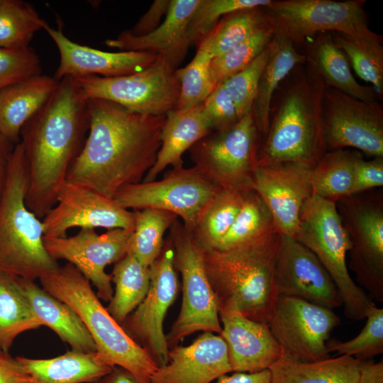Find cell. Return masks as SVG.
Returning <instances> with one entry per match:
<instances>
[{
    "mask_svg": "<svg viewBox=\"0 0 383 383\" xmlns=\"http://www.w3.org/2000/svg\"><path fill=\"white\" fill-rule=\"evenodd\" d=\"M111 276L115 291L106 309L121 325L145 298L150 286V270L127 253L114 264Z\"/></svg>",
    "mask_w": 383,
    "mask_h": 383,
    "instance_id": "d6a6232c",
    "label": "cell"
},
{
    "mask_svg": "<svg viewBox=\"0 0 383 383\" xmlns=\"http://www.w3.org/2000/svg\"><path fill=\"white\" fill-rule=\"evenodd\" d=\"M42 288L67 304L78 315L92 338L100 360L121 367L140 383H150L158 367L150 355L125 331L109 313L90 282L67 262L40 279Z\"/></svg>",
    "mask_w": 383,
    "mask_h": 383,
    "instance_id": "277c9868",
    "label": "cell"
},
{
    "mask_svg": "<svg viewBox=\"0 0 383 383\" xmlns=\"http://www.w3.org/2000/svg\"><path fill=\"white\" fill-rule=\"evenodd\" d=\"M311 169L293 162L254 168L251 187L267 206L281 234L294 237L298 230L301 208L313 195Z\"/></svg>",
    "mask_w": 383,
    "mask_h": 383,
    "instance_id": "ffe728a7",
    "label": "cell"
},
{
    "mask_svg": "<svg viewBox=\"0 0 383 383\" xmlns=\"http://www.w3.org/2000/svg\"><path fill=\"white\" fill-rule=\"evenodd\" d=\"M231 372L223 338L204 332L187 346L170 348L167 363L157 368L150 383H211Z\"/></svg>",
    "mask_w": 383,
    "mask_h": 383,
    "instance_id": "603a6c76",
    "label": "cell"
},
{
    "mask_svg": "<svg viewBox=\"0 0 383 383\" xmlns=\"http://www.w3.org/2000/svg\"><path fill=\"white\" fill-rule=\"evenodd\" d=\"M15 145L0 132V196L4 187L9 162Z\"/></svg>",
    "mask_w": 383,
    "mask_h": 383,
    "instance_id": "db71d44e",
    "label": "cell"
},
{
    "mask_svg": "<svg viewBox=\"0 0 383 383\" xmlns=\"http://www.w3.org/2000/svg\"><path fill=\"white\" fill-rule=\"evenodd\" d=\"M270 45V56L262 73L252 109L258 133L262 135H266L269 129L275 91L297 65L306 61V56L296 50L295 44L284 36L274 33Z\"/></svg>",
    "mask_w": 383,
    "mask_h": 383,
    "instance_id": "f1b7e54d",
    "label": "cell"
},
{
    "mask_svg": "<svg viewBox=\"0 0 383 383\" xmlns=\"http://www.w3.org/2000/svg\"><path fill=\"white\" fill-rule=\"evenodd\" d=\"M174 266L182 277V302L179 313L165 335L169 348L195 332L219 334L222 327L214 293L209 281L202 248L192 231L178 218L170 228Z\"/></svg>",
    "mask_w": 383,
    "mask_h": 383,
    "instance_id": "ba28073f",
    "label": "cell"
},
{
    "mask_svg": "<svg viewBox=\"0 0 383 383\" xmlns=\"http://www.w3.org/2000/svg\"><path fill=\"white\" fill-rule=\"evenodd\" d=\"M42 74L40 60L30 46L0 48V92L30 77Z\"/></svg>",
    "mask_w": 383,
    "mask_h": 383,
    "instance_id": "bcb514c9",
    "label": "cell"
},
{
    "mask_svg": "<svg viewBox=\"0 0 383 383\" xmlns=\"http://www.w3.org/2000/svg\"><path fill=\"white\" fill-rule=\"evenodd\" d=\"M96 383H140L138 379L127 370L114 367L110 372L101 377Z\"/></svg>",
    "mask_w": 383,
    "mask_h": 383,
    "instance_id": "11a10c76",
    "label": "cell"
},
{
    "mask_svg": "<svg viewBox=\"0 0 383 383\" xmlns=\"http://www.w3.org/2000/svg\"><path fill=\"white\" fill-rule=\"evenodd\" d=\"M165 116L156 161L143 182L155 180L168 166L183 165L184 152L211 133L202 116L201 104L182 109L174 108Z\"/></svg>",
    "mask_w": 383,
    "mask_h": 383,
    "instance_id": "4316f807",
    "label": "cell"
},
{
    "mask_svg": "<svg viewBox=\"0 0 383 383\" xmlns=\"http://www.w3.org/2000/svg\"><path fill=\"white\" fill-rule=\"evenodd\" d=\"M201 0H170L165 20L150 33L135 36L129 30L104 43L120 51L148 52L165 57L174 68L182 62L189 45L187 30Z\"/></svg>",
    "mask_w": 383,
    "mask_h": 383,
    "instance_id": "cb8c5ba5",
    "label": "cell"
},
{
    "mask_svg": "<svg viewBox=\"0 0 383 383\" xmlns=\"http://www.w3.org/2000/svg\"><path fill=\"white\" fill-rule=\"evenodd\" d=\"M1 2H2V0H0V5H1Z\"/></svg>",
    "mask_w": 383,
    "mask_h": 383,
    "instance_id": "6f0895ef",
    "label": "cell"
},
{
    "mask_svg": "<svg viewBox=\"0 0 383 383\" xmlns=\"http://www.w3.org/2000/svg\"><path fill=\"white\" fill-rule=\"evenodd\" d=\"M133 212L134 228L128 253L150 267L162 250L165 233L178 217L170 211L154 209Z\"/></svg>",
    "mask_w": 383,
    "mask_h": 383,
    "instance_id": "8d00e7d4",
    "label": "cell"
},
{
    "mask_svg": "<svg viewBox=\"0 0 383 383\" xmlns=\"http://www.w3.org/2000/svg\"><path fill=\"white\" fill-rule=\"evenodd\" d=\"M367 322L355 338L345 342L328 340L329 353L347 355L361 361L370 360L383 353V309L374 305L369 310Z\"/></svg>",
    "mask_w": 383,
    "mask_h": 383,
    "instance_id": "7bdbcfd3",
    "label": "cell"
},
{
    "mask_svg": "<svg viewBox=\"0 0 383 383\" xmlns=\"http://www.w3.org/2000/svg\"><path fill=\"white\" fill-rule=\"evenodd\" d=\"M221 189L196 167H173L160 180L141 182L120 189L114 200L123 209H154L180 217L193 231L215 195Z\"/></svg>",
    "mask_w": 383,
    "mask_h": 383,
    "instance_id": "30bf717a",
    "label": "cell"
},
{
    "mask_svg": "<svg viewBox=\"0 0 383 383\" xmlns=\"http://www.w3.org/2000/svg\"><path fill=\"white\" fill-rule=\"evenodd\" d=\"M337 201V209L350 240L349 267L355 274L360 287L369 292L370 298L382 302V201L374 199H357L353 195Z\"/></svg>",
    "mask_w": 383,
    "mask_h": 383,
    "instance_id": "5bb4252c",
    "label": "cell"
},
{
    "mask_svg": "<svg viewBox=\"0 0 383 383\" xmlns=\"http://www.w3.org/2000/svg\"><path fill=\"white\" fill-rule=\"evenodd\" d=\"M277 233L267 206L258 194L250 189L230 230L216 249L226 251L252 248Z\"/></svg>",
    "mask_w": 383,
    "mask_h": 383,
    "instance_id": "1f68e13d",
    "label": "cell"
},
{
    "mask_svg": "<svg viewBox=\"0 0 383 383\" xmlns=\"http://www.w3.org/2000/svg\"><path fill=\"white\" fill-rule=\"evenodd\" d=\"M16 358L38 383H96L113 368L104 364L96 352L71 350L49 359Z\"/></svg>",
    "mask_w": 383,
    "mask_h": 383,
    "instance_id": "83f0119b",
    "label": "cell"
},
{
    "mask_svg": "<svg viewBox=\"0 0 383 383\" xmlns=\"http://www.w3.org/2000/svg\"><path fill=\"white\" fill-rule=\"evenodd\" d=\"M248 191L221 189L218 192L192 231L202 248H218L233 225Z\"/></svg>",
    "mask_w": 383,
    "mask_h": 383,
    "instance_id": "d590c367",
    "label": "cell"
},
{
    "mask_svg": "<svg viewBox=\"0 0 383 383\" xmlns=\"http://www.w3.org/2000/svg\"><path fill=\"white\" fill-rule=\"evenodd\" d=\"M274 282L278 296L296 297L332 310L343 306L333 281L317 257L290 235H279Z\"/></svg>",
    "mask_w": 383,
    "mask_h": 383,
    "instance_id": "d6986e66",
    "label": "cell"
},
{
    "mask_svg": "<svg viewBox=\"0 0 383 383\" xmlns=\"http://www.w3.org/2000/svg\"><path fill=\"white\" fill-rule=\"evenodd\" d=\"M28 172L22 145H15L0 196V272L35 281L59 265L44 246V230L26 204Z\"/></svg>",
    "mask_w": 383,
    "mask_h": 383,
    "instance_id": "8992f818",
    "label": "cell"
},
{
    "mask_svg": "<svg viewBox=\"0 0 383 383\" xmlns=\"http://www.w3.org/2000/svg\"><path fill=\"white\" fill-rule=\"evenodd\" d=\"M362 155L345 149L326 152L311 169L313 194L334 202L350 196L355 165Z\"/></svg>",
    "mask_w": 383,
    "mask_h": 383,
    "instance_id": "836d02e7",
    "label": "cell"
},
{
    "mask_svg": "<svg viewBox=\"0 0 383 383\" xmlns=\"http://www.w3.org/2000/svg\"><path fill=\"white\" fill-rule=\"evenodd\" d=\"M32 383H38V382H35V381L33 380Z\"/></svg>",
    "mask_w": 383,
    "mask_h": 383,
    "instance_id": "9f6ffc18",
    "label": "cell"
},
{
    "mask_svg": "<svg viewBox=\"0 0 383 383\" xmlns=\"http://www.w3.org/2000/svg\"><path fill=\"white\" fill-rule=\"evenodd\" d=\"M361 363L347 355L308 362L280 359L269 370L271 383H357Z\"/></svg>",
    "mask_w": 383,
    "mask_h": 383,
    "instance_id": "4dcf8cb0",
    "label": "cell"
},
{
    "mask_svg": "<svg viewBox=\"0 0 383 383\" xmlns=\"http://www.w3.org/2000/svg\"><path fill=\"white\" fill-rule=\"evenodd\" d=\"M89 128L88 99L71 77L59 80L47 102L23 126L20 143L28 172L26 204L38 218L55 205Z\"/></svg>",
    "mask_w": 383,
    "mask_h": 383,
    "instance_id": "7a4b0ae2",
    "label": "cell"
},
{
    "mask_svg": "<svg viewBox=\"0 0 383 383\" xmlns=\"http://www.w3.org/2000/svg\"><path fill=\"white\" fill-rule=\"evenodd\" d=\"M232 372L269 370L282 358L280 347L267 324L253 321L236 309H218Z\"/></svg>",
    "mask_w": 383,
    "mask_h": 383,
    "instance_id": "7402d4cb",
    "label": "cell"
},
{
    "mask_svg": "<svg viewBox=\"0 0 383 383\" xmlns=\"http://www.w3.org/2000/svg\"><path fill=\"white\" fill-rule=\"evenodd\" d=\"M48 24L35 8L21 0H2L0 5V48H23L36 32Z\"/></svg>",
    "mask_w": 383,
    "mask_h": 383,
    "instance_id": "f35d334b",
    "label": "cell"
},
{
    "mask_svg": "<svg viewBox=\"0 0 383 383\" xmlns=\"http://www.w3.org/2000/svg\"><path fill=\"white\" fill-rule=\"evenodd\" d=\"M274 34V28L267 19L244 41L226 54L213 58L210 72L214 84L216 86L249 65L271 42Z\"/></svg>",
    "mask_w": 383,
    "mask_h": 383,
    "instance_id": "60d3db41",
    "label": "cell"
},
{
    "mask_svg": "<svg viewBox=\"0 0 383 383\" xmlns=\"http://www.w3.org/2000/svg\"><path fill=\"white\" fill-rule=\"evenodd\" d=\"M267 22L265 8L237 11L222 17L197 45L213 58L220 57L244 41Z\"/></svg>",
    "mask_w": 383,
    "mask_h": 383,
    "instance_id": "74e56055",
    "label": "cell"
},
{
    "mask_svg": "<svg viewBox=\"0 0 383 383\" xmlns=\"http://www.w3.org/2000/svg\"><path fill=\"white\" fill-rule=\"evenodd\" d=\"M272 0H201L187 30L188 40L199 45L224 16L240 10L266 8Z\"/></svg>",
    "mask_w": 383,
    "mask_h": 383,
    "instance_id": "ee69618b",
    "label": "cell"
},
{
    "mask_svg": "<svg viewBox=\"0 0 383 383\" xmlns=\"http://www.w3.org/2000/svg\"><path fill=\"white\" fill-rule=\"evenodd\" d=\"M3 352L0 350V353H2Z\"/></svg>",
    "mask_w": 383,
    "mask_h": 383,
    "instance_id": "680465c9",
    "label": "cell"
},
{
    "mask_svg": "<svg viewBox=\"0 0 383 383\" xmlns=\"http://www.w3.org/2000/svg\"><path fill=\"white\" fill-rule=\"evenodd\" d=\"M216 383H271L270 370L257 372H237L218 377Z\"/></svg>",
    "mask_w": 383,
    "mask_h": 383,
    "instance_id": "816d5d0a",
    "label": "cell"
},
{
    "mask_svg": "<svg viewBox=\"0 0 383 383\" xmlns=\"http://www.w3.org/2000/svg\"><path fill=\"white\" fill-rule=\"evenodd\" d=\"M357 383H383V362L362 361Z\"/></svg>",
    "mask_w": 383,
    "mask_h": 383,
    "instance_id": "f5cc1de1",
    "label": "cell"
},
{
    "mask_svg": "<svg viewBox=\"0 0 383 383\" xmlns=\"http://www.w3.org/2000/svg\"><path fill=\"white\" fill-rule=\"evenodd\" d=\"M170 4V0H156L155 1L133 28L130 29V33L135 36L145 35L155 28L161 23V19L165 16Z\"/></svg>",
    "mask_w": 383,
    "mask_h": 383,
    "instance_id": "681fc988",
    "label": "cell"
},
{
    "mask_svg": "<svg viewBox=\"0 0 383 383\" xmlns=\"http://www.w3.org/2000/svg\"><path fill=\"white\" fill-rule=\"evenodd\" d=\"M365 0H272L265 8L274 33L295 45L322 33L382 42L369 27Z\"/></svg>",
    "mask_w": 383,
    "mask_h": 383,
    "instance_id": "9c48e42d",
    "label": "cell"
},
{
    "mask_svg": "<svg viewBox=\"0 0 383 383\" xmlns=\"http://www.w3.org/2000/svg\"><path fill=\"white\" fill-rule=\"evenodd\" d=\"M59 80L46 74H38L0 92V132L14 145L20 142L25 123L47 102Z\"/></svg>",
    "mask_w": 383,
    "mask_h": 383,
    "instance_id": "d4e9b609",
    "label": "cell"
},
{
    "mask_svg": "<svg viewBox=\"0 0 383 383\" xmlns=\"http://www.w3.org/2000/svg\"><path fill=\"white\" fill-rule=\"evenodd\" d=\"M40 326L17 277L0 272V350L8 353L18 335Z\"/></svg>",
    "mask_w": 383,
    "mask_h": 383,
    "instance_id": "e575fe53",
    "label": "cell"
},
{
    "mask_svg": "<svg viewBox=\"0 0 383 383\" xmlns=\"http://www.w3.org/2000/svg\"><path fill=\"white\" fill-rule=\"evenodd\" d=\"M279 235L245 249L225 251L201 247L218 309H236L246 317L268 325L278 297L274 261Z\"/></svg>",
    "mask_w": 383,
    "mask_h": 383,
    "instance_id": "5b68a950",
    "label": "cell"
},
{
    "mask_svg": "<svg viewBox=\"0 0 383 383\" xmlns=\"http://www.w3.org/2000/svg\"><path fill=\"white\" fill-rule=\"evenodd\" d=\"M19 285L42 326L52 330L72 350L96 352L95 343L78 315L35 281L18 278Z\"/></svg>",
    "mask_w": 383,
    "mask_h": 383,
    "instance_id": "484cf974",
    "label": "cell"
},
{
    "mask_svg": "<svg viewBox=\"0 0 383 383\" xmlns=\"http://www.w3.org/2000/svg\"><path fill=\"white\" fill-rule=\"evenodd\" d=\"M44 237H66L78 227L133 229V212L121 207L114 199L77 184L65 182L55 205L42 218Z\"/></svg>",
    "mask_w": 383,
    "mask_h": 383,
    "instance_id": "ac0fdd59",
    "label": "cell"
},
{
    "mask_svg": "<svg viewBox=\"0 0 383 383\" xmlns=\"http://www.w3.org/2000/svg\"><path fill=\"white\" fill-rule=\"evenodd\" d=\"M150 270V286L145 298L121 326L150 355L159 368L168 362L170 348L163 324L178 292L174 252L169 236Z\"/></svg>",
    "mask_w": 383,
    "mask_h": 383,
    "instance_id": "9a60e30c",
    "label": "cell"
},
{
    "mask_svg": "<svg viewBox=\"0 0 383 383\" xmlns=\"http://www.w3.org/2000/svg\"><path fill=\"white\" fill-rule=\"evenodd\" d=\"M88 134L66 181L113 199L122 187L143 182L154 165L166 116L99 99H88Z\"/></svg>",
    "mask_w": 383,
    "mask_h": 383,
    "instance_id": "6da1fadb",
    "label": "cell"
},
{
    "mask_svg": "<svg viewBox=\"0 0 383 383\" xmlns=\"http://www.w3.org/2000/svg\"><path fill=\"white\" fill-rule=\"evenodd\" d=\"M282 93L255 165L283 162L313 167L326 152L323 104L326 86L309 62Z\"/></svg>",
    "mask_w": 383,
    "mask_h": 383,
    "instance_id": "3957f363",
    "label": "cell"
},
{
    "mask_svg": "<svg viewBox=\"0 0 383 383\" xmlns=\"http://www.w3.org/2000/svg\"><path fill=\"white\" fill-rule=\"evenodd\" d=\"M305 56L326 87L364 101H378L379 97L371 86L357 82L348 59L335 43L331 33H319L311 44L309 54Z\"/></svg>",
    "mask_w": 383,
    "mask_h": 383,
    "instance_id": "f546056e",
    "label": "cell"
},
{
    "mask_svg": "<svg viewBox=\"0 0 383 383\" xmlns=\"http://www.w3.org/2000/svg\"><path fill=\"white\" fill-rule=\"evenodd\" d=\"M339 324L333 310L286 296L277 297L268 323L281 359L299 362L330 357L327 342Z\"/></svg>",
    "mask_w": 383,
    "mask_h": 383,
    "instance_id": "4fadbf2b",
    "label": "cell"
},
{
    "mask_svg": "<svg viewBox=\"0 0 383 383\" xmlns=\"http://www.w3.org/2000/svg\"><path fill=\"white\" fill-rule=\"evenodd\" d=\"M336 202L313 194L303 205L293 238L309 248L333 281L346 318H366L374 302L352 279L346 263L350 240Z\"/></svg>",
    "mask_w": 383,
    "mask_h": 383,
    "instance_id": "52a82bcc",
    "label": "cell"
},
{
    "mask_svg": "<svg viewBox=\"0 0 383 383\" xmlns=\"http://www.w3.org/2000/svg\"><path fill=\"white\" fill-rule=\"evenodd\" d=\"M383 185V157L365 160L362 155L357 160L350 195Z\"/></svg>",
    "mask_w": 383,
    "mask_h": 383,
    "instance_id": "c3c4849f",
    "label": "cell"
},
{
    "mask_svg": "<svg viewBox=\"0 0 383 383\" xmlns=\"http://www.w3.org/2000/svg\"><path fill=\"white\" fill-rule=\"evenodd\" d=\"M20 362L8 353H0V383H32Z\"/></svg>",
    "mask_w": 383,
    "mask_h": 383,
    "instance_id": "f907efd6",
    "label": "cell"
},
{
    "mask_svg": "<svg viewBox=\"0 0 383 383\" xmlns=\"http://www.w3.org/2000/svg\"><path fill=\"white\" fill-rule=\"evenodd\" d=\"M133 231L115 228L99 235L94 229L81 228L70 237H44L43 243L52 259L73 265L95 286L99 299L110 301L113 290L111 276L105 268L128 253Z\"/></svg>",
    "mask_w": 383,
    "mask_h": 383,
    "instance_id": "e0dca14e",
    "label": "cell"
},
{
    "mask_svg": "<svg viewBox=\"0 0 383 383\" xmlns=\"http://www.w3.org/2000/svg\"><path fill=\"white\" fill-rule=\"evenodd\" d=\"M323 131L326 150L353 148L383 157V109L378 101H364L326 87Z\"/></svg>",
    "mask_w": 383,
    "mask_h": 383,
    "instance_id": "2e32d148",
    "label": "cell"
},
{
    "mask_svg": "<svg viewBox=\"0 0 383 383\" xmlns=\"http://www.w3.org/2000/svg\"><path fill=\"white\" fill-rule=\"evenodd\" d=\"M45 30L56 45L60 54V63L53 76L57 80L65 77L126 75L148 67L160 57L148 52H107L80 45L69 39L61 26L53 28L48 25Z\"/></svg>",
    "mask_w": 383,
    "mask_h": 383,
    "instance_id": "44dd1931",
    "label": "cell"
},
{
    "mask_svg": "<svg viewBox=\"0 0 383 383\" xmlns=\"http://www.w3.org/2000/svg\"><path fill=\"white\" fill-rule=\"evenodd\" d=\"M270 43L249 65L221 82L235 104L239 118L252 111L260 79L270 56Z\"/></svg>",
    "mask_w": 383,
    "mask_h": 383,
    "instance_id": "f6af8a7d",
    "label": "cell"
},
{
    "mask_svg": "<svg viewBox=\"0 0 383 383\" xmlns=\"http://www.w3.org/2000/svg\"><path fill=\"white\" fill-rule=\"evenodd\" d=\"M201 112L211 132L224 129L239 119L235 104L222 83L201 104Z\"/></svg>",
    "mask_w": 383,
    "mask_h": 383,
    "instance_id": "7dc6e473",
    "label": "cell"
},
{
    "mask_svg": "<svg viewBox=\"0 0 383 383\" xmlns=\"http://www.w3.org/2000/svg\"><path fill=\"white\" fill-rule=\"evenodd\" d=\"M258 135L251 111L196 143L189 150L194 166L220 189H252Z\"/></svg>",
    "mask_w": 383,
    "mask_h": 383,
    "instance_id": "8fae6325",
    "label": "cell"
},
{
    "mask_svg": "<svg viewBox=\"0 0 383 383\" xmlns=\"http://www.w3.org/2000/svg\"><path fill=\"white\" fill-rule=\"evenodd\" d=\"M176 70L163 57L132 74L74 78L87 99L107 100L133 112L165 115L175 108L179 95Z\"/></svg>",
    "mask_w": 383,
    "mask_h": 383,
    "instance_id": "7c38bea8",
    "label": "cell"
},
{
    "mask_svg": "<svg viewBox=\"0 0 383 383\" xmlns=\"http://www.w3.org/2000/svg\"><path fill=\"white\" fill-rule=\"evenodd\" d=\"M212 59L207 50L198 46L192 60L185 67L176 70L180 89L175 109L201 104L213 90L216 85L210 72Z\"/></svg>",
    "mask_w": 383,
    "mask_h": 383,
    "instance_id": "b9f144b4",
    "label": "cell"
},
{
    "mask_svg": "<svg viewBox=\"0 0 383 383\" xmlns=\"http://www.w3.org/2000/svg\"><path fill=\"white\" fill-rule=\"evenodd\" d=\"M333 37L356 74L370 83L379 97L383 93L382 42L365 40L337 33Z\"/></svg>",
    "mask_w": 383,
    "mask_h": 383,
    "instance_id": "ab89813d",
    "label": "cell"
}]
</instances>
